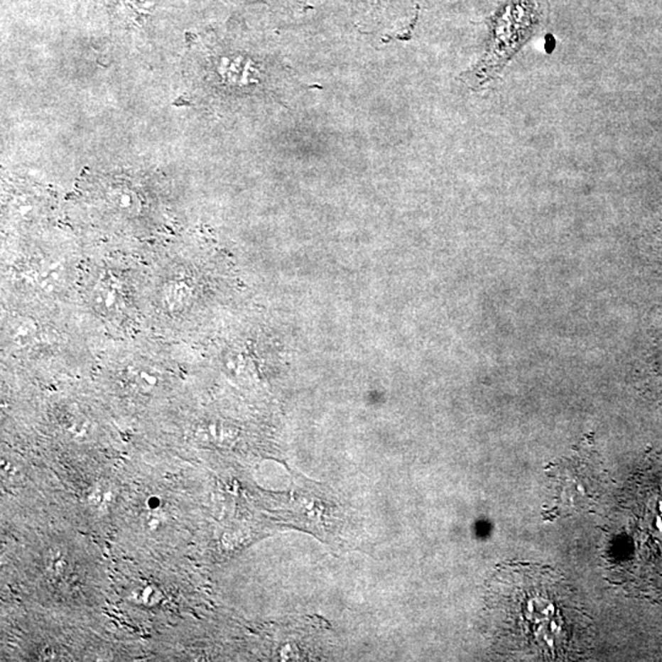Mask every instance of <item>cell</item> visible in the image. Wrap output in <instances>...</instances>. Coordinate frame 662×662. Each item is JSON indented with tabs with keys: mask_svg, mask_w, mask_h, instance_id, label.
Instances as JSON below:
<instances>
[{
	"mask_svg": "<svg viewBox=\"0 0 662 662\" xmlns=\"http://www.w3.org/2000/svg\"><path fill=\"white\" fill-rule=\"evenodd\" d=\"M489 589L493 629L510 653L560 660L584 648L589 619L555 570L508 563L496 570Z\"/></svg>",
	"mask_w": 662,
	"mask_h": 662,
	"instance_id": "6da1fadb",
	"label": "cell"
},
{
	"mask_svg": "<svg viewBox=\"0 0 662 662\" xmlns=\"http://www.w3.org/2000/svg\"><path fill=\"white\" fill-rule=\"evenodd\" d=\"M118 290L116 287L111 285V286H107L104 283H101L97 288H96V292L99 295V302H96V305L99 307V309H102L104 313L107 315H116V314L121 313V309H123V302L119 297V293H118Z\"/></svg>",
	"mask_w": 662,
	"mask_h": 662,
	"instance_id": "7a4b0ae2",
	"label": "cell"
}]
</instances>
